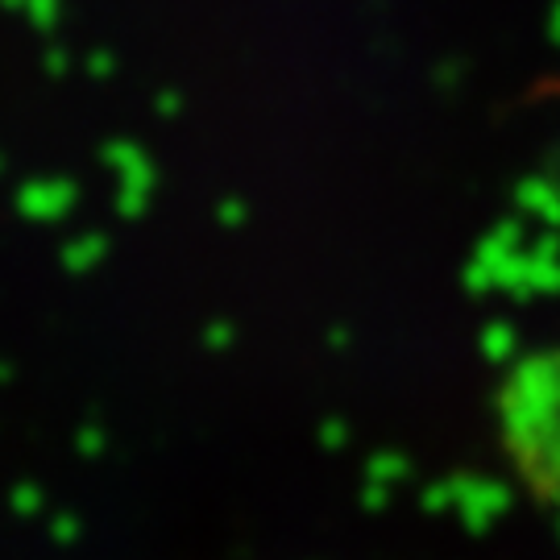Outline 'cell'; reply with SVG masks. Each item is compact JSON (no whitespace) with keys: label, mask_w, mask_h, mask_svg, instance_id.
<instances>
[{"label":"cell","mask_w":560,"mask_h":560,"mask_svg":"<svg viewBox=\"0 0 560 560\" xmlns=\"http://www.w3.org/2000/svg\"><path fill=\"white\" fill-rule=\"evenodd\" d=\"M21 13L34 21L38 30H50V25L59 21V0H25V4H21Z\"/></svg>","instance_id":"cell-1"}]
</instances>
